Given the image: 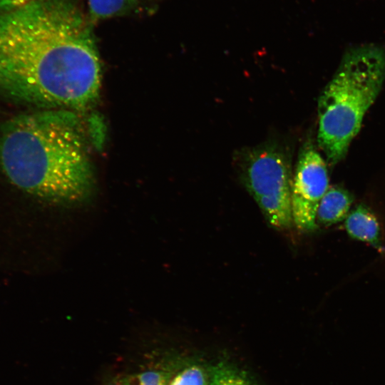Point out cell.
<instances>
[{
  "label": "cell",
  "mask_w": 385,
  "mask_h": 385,
  "mask_svg": "<svg viewBox=\"0 0 385 385\" xmlns=\"http://www.w3.org/2000/svg\"><path fill=\"white\" fill-rule=\"evenodd\" d=\"M101 62L91 31L68 0H36L0 14V96L46 108H88Z\"/></svg>",
  "instance_id": "1"
},
{
  "label": "cell",
  "mask_w": 385,
  "mask_h": 385,
  "mask_svg": "<svg viewBox=\"0 0 385 385\" xmlns=\"http://www.w3.org/2000/svg\"><path fill=\"white\" fill-rule=\"evenodd\" d=\"M64 111L22 114L3 124L0 168L20 189L71 205L89 198L94 175L77 120Z\"/></svg>",
  "instance_id": "2"
},
{
  "label": "cell",
  "mask_w": 385,
  "mask_h": 385,
  "mask_svg": "<svg viewBox=\"0 0 385 385\" xmlns=\"http://www.w3.org/2000/svg\"><path fill=\"white\" fill-rule=\"evenodd\" d=\"M385 80V52L374 46L349 50L318 101L317 141L329 163L343 159Z\"/></svg>",
  "instance_id": "3"
},
{
  "label": "cell",
  "mask_w": 385,
  "mask_h": 385,
  "mask_svg": "<svg viewBox=\"0 0 385 385\" xmlns=\"http://www.w3.org/2000/svg\"><path fill=\"white\" fill-rule=\"evenodd\" d=\"M240 178L267 222L284 230L294 225L290 158L280 145L264 143L244 150L237 158Z\"/></svg>",
  "instance_id": "4"
},
{
  "label": "cell",
  "mask_w": 385,
  "mask_h": 385,
  "mask_svg": "<svg viewBox=\"0 0 385 385\" xmlns=\"http://www.w3.org/2000/svg\"><path fill=\"white\" fill-rule=\"evenodd\" d=\"M329 188L326 163L313 144L307 143L300 150L292 178V213L298 230H316L317 208Z\"/></svg>",
  "instance_id": "5"
},
{
  "label": "cell",
  "mask_w": 385,
  "mask_h": 385,
  "mask_svg": "<svg viewBox=\"0 0 385 385\" xmlns=\"http://www.w3.org/2000/svg\"><path fill=\"white\" fill-rule=\"evenodd\" d=\"M345 228L353 239L383 250L380 236V226L375 215L365 205H359L345 219Z\"/></svg>",
  "instance_id": "6"
},
{
  "label": "cell",
  "mask_w": 385,
  "mask_h": 385,
  "mask_svg": "<svg viewBox=\"0 0 385 385\" xmlns=\"http://www.w3.org/2000/svg\"><path fill=\"white\" fill-rule=\"evenodd\" d=\"M352 202L353 197L347 190L338 186L329 188L317 208V226H329L346 219Z\"/></svg>",
  "instance_id": "7"
},
{
  "label": "cell",
  "mask_w": 385,
  "mask_h": 385,
  "mask_svg": "<svg viewBox=\"0 0 385 385\" xmlns=\"http://www.w3.org/2000/svg\"><path fill=\"white\" fill-rule=\"evenodd\" d=\"M175 366L168 364L143 371L118 376L108 385H170Z\"/></svg>",
  "instance_id": "8"
},
{
  "label": "cell",
  "mask_w": 385,
  "mask_h": 385,
  "mask_svg": "<svg viewBox=\"0 0 385 385\" xmlns=\"http://www.w3.org/2000/svg\"><path fill=\"white\" fill-rule=\"evenodd\" d=\"M89 13L93 21L123 14L132 9L138 0H88Z\"/></svg>",
  "instance_id": "9"
},
{
  "label": "cell",
  "mask_w": 385,
  "mask_h": 385,
  "mask_svg": "<svg viewBox=\"0 0 385 385\" xmlns=\"http://www.w3.org/2000/svg\"><path fill=\"white\" fill-rule=\"evenodd\" d=\"M207 385H252L242 374L225 364L214 367Z\"/></svg>",
  "instance_id": "10"
},
{
  "label": "cell",
  "mask_w": 385,
  "mask_h": 385,
  "mask_svg": "<svg viewBox=\"0 0 385 385\" xmlns=\"http://www.w3.org/2000/svg\"><path fill=\"white\" fill-rule=\"evenodd\" d=\"M207 382L202 369L192 366L176 374L170 385H207Z\"/></svg>",
  "instance_id": "11"
},
{
  "label": "cell",
  "mask_w": 385,
  "mask_h": 385,
  "mask_svg": "<svg viewBox=\"0 0 385 385\" xmlns=\"http://www.w3.org/2000/svg\"><path fill=\"white\" fill-rule=\"evenodd\" d=\"M36 0H0V14L23 7Z\"/></svg>",
  "instance_id": "12"
}]
</instances>
